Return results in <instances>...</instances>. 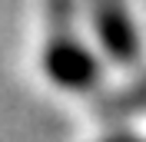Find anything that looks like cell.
<instances>
[{
	"label": "cell",
	"instance_id": "obj_1",
	"mask_svg": "<svg viewBox=\"0 0 146 142\" xmlns=\"http://www.w3.org/2000/svg\"><path fill=\"white\" fill-rule=\"evenodd\" d=\"M43 70L50 83L70 93H90L100 86V63L70 30V0L53 3V30L43 50Z\"/></svg>",
	"mask_w": 146,
	"mask_h": 142
},
{
	"label": "cell",
	"instance_id": "obj_2",
	"mask_svg": "<svg viewBox=\"0 0 146 142\" xmlns=\"http://www.w3.org/2000/svg\"><path fill=\"white\" fill-rule=\"evenodd\" d=\"M90 3H93V23L100 33V43L110 53V60L119 66H133L143 53V46H139V33L126 13V3L123 0H90Z\"/></svg>",
	"mask_w": 146,
	"mask_h": 142
},
{
	"label": "cell",
	"instance_id": "obj_3",
	"mask_svg": "<svg viewBox=\"0 0 146 142\" xmlns=\"http://www.w3.org/2000/svg\"><path fill=\"white\" fill-rule=\"evenodd\" d=\"M103 142H143V139H136V135H126V132H119V135H110V139H103Z\"/></svg>",
	"mask_w": 146,
	"mask_h": 142
}]
</instances>
